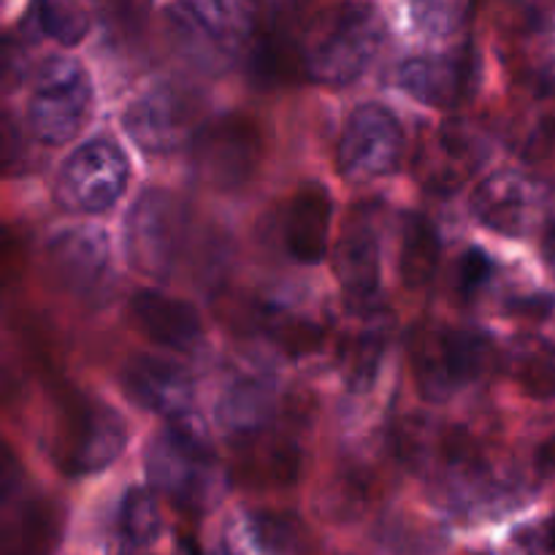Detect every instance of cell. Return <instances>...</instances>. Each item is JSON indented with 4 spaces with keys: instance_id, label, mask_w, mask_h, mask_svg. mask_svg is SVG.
Here are the masks:
<instances>
[{
    "instance_id": "3957f363",
    "label": "cell",
    "mask_w": 555,
    "mask_h": 555,
    "mask_svg": "<svg viewBox=\"0 0 555 555\" xmlns=\"http://www.w3.org/2000/svg\"><path fill=\"white\" fill-rule=\"evenodd\" d=\"M150 482L188 507H206L217 491V464L204 431L188 417L171 423L146 448Z\"/></svg>"
},
{
    "instance_id": "2e32d148",
    "label": "cell",
    "mask_w": 555,
    "mask_h": 555,
    "mask_svg": "<svg viewBox=\"0 0 555 555\" xmlns=\"http://www.w3.org/2000/svg\"><path fill=\"white\" fill-rule=\"evenodd\" d=\"M125 396L141 410L168 417H188L193 406V379L182 366L155 356H135L119 374Z\"/></svg>"
},
{
    "instance_id": "6da1fadb",
    "label": "cell",
    "mask_w": 555,
    "mask_h": 555,
    "mask_svg": "<svg viewBox=\"0 0 555 555\" xmlns=\"http://www.w3.org/2000/svg\"><path fill=\"white\" fill-rule=\"evenodd\" d=\"M383 43L374 5H334L309 25L301 41L304 74L320 85H350L369 68Z\"/></svg>"
},
{
    "instance_id": "5b68a950",
    "label": "cell",
    "mask_w": 555,
    "mask_h": 555,
    "mask_svg": "<svg viewBox=\"0 0 555 555\" xmlns=\"http://www.w3.org/2000/svg\"><path fill=\"white\" fill-rule=\"evenodd\" d=\"M92 114V81L70 57H49L38 68L27 98V122L43 144H65Z\"/></svg>"
},
{
    "instance_id": "d4e9b609",
    "label": "cell",
    "mask_w": 555,
    "mask_h": 555,
    "mask_svg": "<svg viewBox=\"0 0 555 555\" xmlns=\"http://www.w3.org/2000/svg\"><path fill=\"white\" fill-rule=\"evenodd\" d=\"M542 255H545L547 269H551V274L555 276V222L551 228H547L545 242H542Z\"/></svg>"
},
{
    "instance_id": "5bb4252c",
    "label": "cell",
    "mask_w": 555,
    "mask_h": 555,
    "mask_svg": "<svg viewBox=\"0 0 555 555\" xmlns=\"http://www.w3.org/2000/svg\"><path fill=\"white\" fill-rule=\"evenodd\" d=\"M488 157L482 135L466 122H448L434 130L417 150V177L437 193L459 190Z\"/></svg>"
},
{
    "instance_id": "30bf717a",
    "label": "cell",
    "mask_w": 555,
    "mask_h": 555,
    "mask_svg": "<svg viewBox=\"0 0 555 555\" xmlns=\"http://www.w3.org/2000/svg\"><path fill=\"white\" fill-rule=\"evenodd\" d=\"M130 166L122 146L95 139L70 152L57 177V198L70 211L101 215L112 209L128 188Z\"/></svg>"
},
{
    "instance_id": "ffe728a7",
    "label": "cell",
    "mask_w": 555,
    "mask_h": 555,
    "mask_svg": "<svg viewBox=\"0 0 555 555\" xmlns=\"http://www.w3.org/2000/svg\"><path fill=\"white\" fill-rule=\"evenodd\" d=\"M439 263V238L431 222L421 215L406 217L404 242H401V280L417 291L434 280Z\"/></svg>"
},
{
    "instance_id": "8fae6325",
    "label": "cell",
    "mask_w": 555,
    "mask_h": 555,
    "mask_svg": "<svg viewBox=\"0 0 555 555\" xmlns=\"http://www.w3.org/2000/svg\"><path fill=\"white\" fill-rule=\"evenodd\" d=\"M182 47L198 63L217 65L233 60L253 30V9L236 3H179L168 9Z\"/></svg>"
},
{
    "instance_id": "8992f818",
    "label": "cell",
    "mask_w": 555,
    "mask_h": 555,
    "mask_svg": "<svg viewBox=\"0 0 555 555\" xmlns=\"http://www.w3.org/2000/svg\"><path fill=\"white\" fill-rule=\"evenodd\" d=\"M415 383L431 401H444L477 379L491 356V341L475 331L421 328L410 347Z\"/></svg>"
},
{
    "instance_id": "4fadbf2b",
    "label": "cell",
    "mask_w": 555,
    "mask_h": 555,
    "mask_svg": "<svg viewBox=\"0 0 555 555\" xmlns=\"http://www.w3.org/2000/svg\"><path fill=\"white\" fill-rule=\"evenodd\" d=\"M54 280L81 301L103 298L112 282V255L101 228L79 225L60 231L47 247Z\"/></svg>"
},
{
    "instance_id": "d6986e66",
    "label": "cell",
    "mask_w": 555,
    "mask_h": 555,
    "mask_svg": "<svg viewBox=\"0 0 555 555\" xmlns=\"http://www.w3.org/2000/svg\"><path fill=\"white\" fill-rule=\"evenodd\" d=\"M334 201L318 182H307L296 190L285 211V249L298 263L314 266L323 260L328 247Z\"/></svg>"
},
{
    "instance_id": "52a82bcc",
    "label": "cell",
    "mask_w": 555,
    "mask_h": 555,
    "mask_svg": "<svg viewBox=\"0 0 555 555\" xmlns=\"http://www.w3.org/2000/svg\"><path fill=\"white\" fill-rule=\"evenodd\" d=\"M260 128L244 114L211 119L193 139L195 173L217 190H236L247 184L260 168Z\"/></svg>"
},
{
    "instance_id": "9c48e42d",
    "label": "cell",
    "mask_w": 555,
    "mask_h": 555,
    "mask_svg": "<svg viewBox=\"0 0 555 555\" xmlns=\"http://www.w3.org/2000/svg\"><path fill=\"white\" fill-rule=\"evenodd\" d=\"M201 108L198 92L179 85H155L130 103L122 122L146 155H166L198 135L204 128L198 122Z\"/></svg>"
},
{
    "instance_id": "7c38bea8",
    "label": "cell",
    "mask_w": 555,
    "mask_h": 555,
    "mask_svg": "<svg viewBox=\"0 0 555 555\" xmlns=\"http://www.w3.org/2000/svg\"><path fill=\"white\" fill-rule=\"evenodd\" d=\"M480 54L472 43L439 54L404 60L399 85L406 95L434 108H459L472 101L480 87Z\"/></svg>"
},
{
    "instance_id": "ac0fdd59",
    "label": "cell",
    "mask_w": 555,
    "mask_h": 555,
    "mask_svg": "<svg viewBox=\"0 0 555 555\" xmlns=\"http://www.w3.org/2000/svg\"><path fill=\"white\" fill-rule=\"evenodd\" d=\"M128 320L139 334L168 350L190 352L204 339V323L195 307L157 291H139L128 304Z\"/></svg>"
},
{
    "instance_id": "603a6c76",
    "label": "cell",
    "mask_w": 555,
    "mask_h": 555,
    "mask_svg": "<svg viewBox=\"0 0 555 555\" xmlns=\"http://www.w3.org/2000/svg\"><path fill=\"white\" fill-rule=\"evenodd\" d=\"M33 14H36V22L43 30V36L54 38V41L65 43V47L79 43L87 36V27H90L87 11L74 3H43L36 5Z\"/></svg>"
},
{
    "instance_id": "9a60e30c",
    "label": "cell",
    "mask_w": 555,
    "mask_h": 555,
    "mask_svg": "<svg viewBox=\"0 0 555 555\" xmlns=\"http://www.w3.org/2000/svg\"><path fill=\"white\" fill-rule=\"evenodd\" d=\"M542 206V190L537 182L515 171L491 173L477 184L472 195V211L477 220L502 236H524L531 231Z\"/></svg>"
},
{
    "instance_id": "ba28073f",
    "label": "cell",
    "mask_w": 555,
    "mask_h": 555,
    "mask_svg": "<svg viewBox=\"0 0 555 555\" xmlns=\"http://www.w3.org/2000/svg\"><path fill=\"white\" fill-rule=\"evenodd\" d=\"M404 155V128L383 103H361L352 108L339 141V173L347 182H372L399 168Z\"/></svg>"
},
{
    "instance_id": "44dd1931",
    "label": "cell",
    "mask_w": 555,
    "mask_h": 555,
    "mask_svg": "<svg viewBox=\"0 0 555 555\" xmlns=\"http://www.w3.org/2000/svg\"><path fill=\"white\" fill-rule=\"evenodd\" d=\"M271 385L260 379H242L231 385L220 401V417L231 431H249L269 417Z\"/></svg>"
},
{
    "instance_id": "cb8c5ba5",
    "label": "cell",
    "mask_w": 555,
    "mask_h": 555,
    "mask_svg": "<svg viewBox=\"0 0 555 555\" xmlns=\"http://www.w3.org/2000/svg\"><path fill=\"white\" fill-rule=\"evenodd\" d=\"M493 274V263L482 249L472 247L466 249L464 258L459 260V271H455V287L464 298L475 296L480 287H486V282L491 280Z\"/></svg>"
},
{
    "instance_id": "7a4b0ae2",
    "label": "cell",
    "mask_w": 555,
    "mask_h": 555,
    "mask_svg": "<svg viewBox=\"0 0 555 555\" xmlns=\"http://www.w3.org/2000/svg\"><path fill=\"white\" fill-rule=\"evenodd\" d=\"M125 444L128 426L117 410L90 393H65L49 437V459L65 477L98 475L119 459Z\"/></svg>"
},
{
    "instance_id": "7402d4cb",
    "label": "cell",
    "mask_w": 555,
    "mask_h": 555,
    "mask_svg": "<svg viewBox=\"0 0 555 555\" xmlns=\"http://www.w3.org/2000/svg\"><path fill=\"white\" fill-rule=\"evenodd\" d=\"M117 529L125 545L130 547H144L155 542L160 534V513H157L155 496L144 488H133L125 493L117 515Z\"/></svg>"
},
{
    "instance_id": "484cf974",
    "label": "cell",
    "mask_w": 555,
    "mask_h": 555,
    "mask_svg": "<svg viewBox=\"0 0 555 555\" xmlns=\"http://www.w3.org/2000/svg\"><path fill=\"white\" fill-rule=\"evenodd\" d=\"M547 547L555 555V515L551 518V524H547Z\"/></svg>"
},
{
    "instance_id": "277c9868",
    "label": "cell",
    "mask_w": 555,
    "mask_h": 555,
    "mask_svg": "<svg viewBox=\"0 0 555 555\" xmlns=\"http://www.w3.org/2000/svg\"><path fill=\"white\" fill-rule=\"evenodd\" d=\"M188 206L168 190H144L125 222V247L135 271L157 282L173 274L188 242Z\"/></svg>"
},
{
    "instance_id": "e0dca14e",
    "label": "cell",
    "mask_w": 555,
    "mask_h": 555,
    "mask_svg": "<svg viewBox=\"0 0 555 555\" xmlns=\"http://www.w3.org/2000/svg\"><path fill=\"white\" fill-rule=\"evenodd\" d=\"M379 236L369 215H352L345 222L339 244L334 249V271L341 293L352 309H369L379 293Z\"/></svg>"
}]
</instances>
